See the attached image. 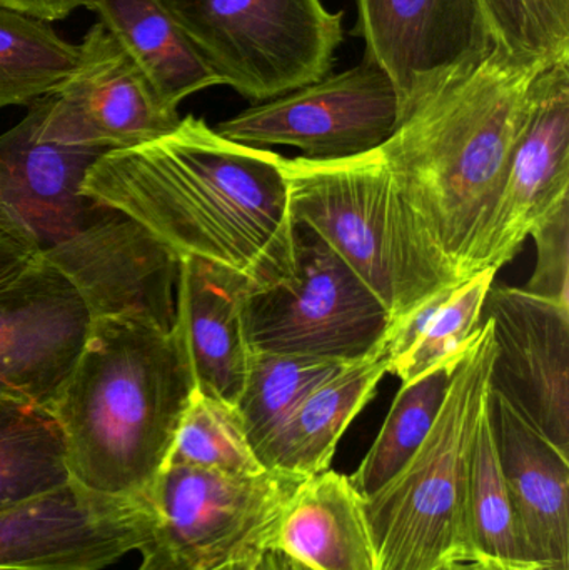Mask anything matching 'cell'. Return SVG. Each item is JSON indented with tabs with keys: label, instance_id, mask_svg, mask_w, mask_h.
<instances>
[{
	"label": "cell",
	"instance_id": "cell-1",
	"mask_svg": "<svg viewBox=\"0 0 569 570\" xmlns=\"http://www.w3.org/2000/svg\"><path fill=\"white\" fill-rule=\"evenodd\" d=\"M283 160L187 116L160 139L100 154L82 193L146 227L180 259L226 267L257 291L290 279L296 264Z\"/></svg>",
	"mask_w": 569,
	"mask_h": 570
},
{
	"label": "cell",
	"instance_id": "cell-2",
	"mask_svg": "<svg viewBox=\"0 0 569 570\" xmlns=\"http://www.w3.org/2000/svg\"><path fill=\"white\" fill-rule=\"evenodd\" d=\"M493 47L400 120L380 147L401 196L458 283L483 271L488 230L545 60Z\"/></svg>",
	"mask_w": 569,
	"mask_h": 570
},
{
	"label": "cell",
	"instance_id": "cell-3",
	"mask_svg": "<svg viewBox=\"0 0 569 570\" xmlns=\"http://www.w3.org/2000/svg\"><path fill=\"white\" fill-rule=\"evenodd\" d=\"M196 391L183 327L92 318L53 415L70 482L102 498L146 502Z\"/></svg>",
	"mask_w": 569,
	"mask_h": 570
},
{
	"label": "cell",
	"instance_id": "cell-4",
	"mask_svg": "<svg viewBox=\"0 0 569 570\" xmlns=\"http://www.w3.org/2000/svg\"><path fill=\"white\" fill-rule=\"evenodd\" d=\"M283 170L293 223L313 229L357 274L391 327L460 284L401 196L381 149L347 159H284Z\"/></svg>",
	"mask_w": 569,
	"mask_h": 570
},
{
	"label": "cell",
	"instance_id": "cell-5",
	"mask_svg": "<svg viewBox=\"0 0 569 570\" xmlns=\"http://www.w3.org/2000/svg\"><path fill=\"white\" fill-rule=\"evenodd\" d=\"M494 341L484 321L413 458L364 498L380 570H434L471 558L464 529L468 455L490 397Z\"/></svg>",
	"mask_w": 569,
	"mask_h": 570
},
{
	"label": "cell",
	"instance_id": "cell-6",
	"mask_svg": "<svg viewBox=\"0 0 569 570\" xmlns=\"http://www.w3.org/2000/svg\"><path fill=\"white\" fill-rule=\"evenodd\" d=\"M220 86L254 102L330 76L344 12L321 0H163Z\"/></svg>",
	"mask_w": 569,
	"mask_h": 570
},
{
	"label": "cell",
	"instance_id": "cell-7",
	"mask_svg": "<svg viewBox=\"0 0 569 570\" xmlns=\"http://www.w3.org/2000/svg\"><path fill=\"white\" fill-rule=\"evenodd\" d=\"M307 478L267 469L233 475L166 464L146 495L150 515L139 570H210L264 554V544Z\"/></svg>",
	"mask_w": 569,
	"mask_h": 570
},
{
	"label": "cell",
	"instance_id": "cell-8",
	"mask_svg": "<svg viewBox=\"0 0 569 570\" xmlns=\"http://www.w3.org/2000/svg\"><path fill=\"white\" fill-rule=\"evenodd\" d=\"M294 274L246 298L253 351L356 362L386 351L391 318L357 274L304 224H294Z\"/></svg>",
	"mask_w": 569,
	"mask_h": 570
},
{
	"label": "cell",
	"instance_id": "cell-9",
	"mask_svg": "<svg viewBox=\"0 0 569 570\" xmlns=\"http://www.w3.org/2000/svg\"><path fill=\"white\" fill-rule=\"evenodd\" d=\"M398 122L390 77L364 57L360 66L249 107L216 130L244 146L296 147L306 159L334 160L380 149Z\"/></svg>",
	"mask_w": 569,
	"mask_h": 570
},
{
	"label": "cell",
	"instance_id": "cell-10",
	"mask_svg": "<svg viewBox=\"0 0 569 570\" xmlns=\"http://www.w3.org/2000/svg\"><path fill=\"white\" fill-rule=\"evenodd\" d=\"M357 7L364 57L390 77L400 120L498 43L481 0H357Z\"/></svg>",
	"mask_w": 569,
	"mask_h": 570
},
{
	"label": "cell",
	"instance_id": "cell-11",
	"mask_svg": "<svg viewBox=\"0 0 569 570\" xmlns=\"http://www.w3.org/2000/svg\"><path fill=\"white\" fill-rule=\"evenodd\" d=\"M49 99L40 136L72 149H130L167 136L180 122L100 22L90 27L72 72Z\"/></svg>",
	"mask_w": 569,
	"mask_h": 570
},
{
	"label": "cell",
	"instance_id": "cell-12",
	"mask_svg": "<svg viewBox=\"0 0 569 570\" xmlns=\"http://www.w3.org/2000/svg\"><path fill=\"white\" fill-rule=\"evenodd\" d=\"M90 327L79 291L43 256L0 285V401L53 412Z\"/></svg>",
	"mask_w": 569,
	"mask_h": 570
},
{
	"label": "cell",
	"instance_id": "cell-13",
	"mask_svg": "<svg viewBox=\"0 0 569 570\" xmlns=\"http://www.w3.org/2000/svg\"><path fill=\"white\" fill-rule=\"evenodd\" d=\"M149 525L146 502L69 482L0 509V570H102L139 551Z\"/></svg>",
	"mask_w": 569,
	"mask_h": 570
},
{
	"label": "cell",
	"instance_id": "cell-14",
	"mask_svg": "<svg viewBox=\"0 0 569 570\" xmlns=\"http://www.w3.org/2000/svg\"><path fill=\"white\" fill-rule=\"evenodd\" d=\"M484 308L494 341L490 392L569 455V305L491 285Z\"/></svg>",
	"mask_w": 569,
	"mask_h": 570
},
{
	"label": "cell",
	"instance_id": "cell-15",
	"mask_svg": "<svg viewBox=\"0 0 569 570\" xmlns=\"http://www.w3.org/2000/svg\"><path fill=\"white\" fill-rule=\"evenodd\" d=\"M79 291L92 318L134 315L170 331L180 257L136 220L112 213L43 250Z\"/></svg>",
	"mask_w": 569,
	"mask_h": 570
},
{
	"label": "cell",
	"instance_id": "cell-16",
	"mask_svg": "<svg viewBox=\"0 0 569 570\" xmlns=\"http://www.w3.org/2000/svg\"><path fill=\"white\" fill-rule=\"evenodd\" d=\"M569 200V52L545 60L528 96L507 180L488 230L483 271L510 263L531 230Z\"/></svg>",
	"mask_w": 569,
	"mask_h": 570
},
{
	"label": "cell",
	"instance_id": "cell-17",
	"mask_svg": "<svg viewBox=\"0 0 569 570\" xmlns=\"http://www.w3.org/2000/svg\"><path fill=\"white\" fill-rule=\"evenodd\" d=\"M49 96L0 136V227L40 250L76 236L112 213L82 193L84 177L107 150L72 149L42 139Z\"/></svg>",
	"mask_w": 569,
	"mask_h": 570
},
{
	"label": "cell",
	"instance_id": "cell-18",
	"mask_svg": "<svg viewBox=\"0 0 569 570\" xmlns=\"http://www.w3.org/2000/svg\"><path fill=\"white\" fill-rule=\"evenodd\" d=\"M488 412L531 558L543 570H569V455L493 392Z\"/></svg>",
	"mask_w": 569,
	"mask_h": 570
},
{
	"label": "cell",
	"instance_id": "cell-19",
	"mask_svg": "<svg viewBox=\"0 0 569 570\" xmlns=\"http://www.w3.org/2000/svg\"><path fill=\"white\" fill-rule=\"evenodd\" d=\"M254 285L226 267L197 257L180 261L177 321L183 327L196 389L237 404L251 348L246 298Z\"/></svg>",
	"mask_w": 569,
	"mask_h": 570
},
{
	"label": "cell",
	"instance_id": "cell-20",
	"mask_svg": "<svg viewBox=\"0 0 569 570\" xmlns=\"http://www.w3.org/2000/svg\"><path fill=\"white\" fill-rule=\"evenodd\" d=\"M264 554L286 570H380L364 498L350 475L331 469L301 484Z\"/></svg>",
	"mask_w": 569,
	"mask_h": 570
},
{
	"label": "cell",
	"instance_id": "cell-21",
	"mask_svg": "<svg viewBox=\"0 0 569 570\" xmlns=\"http://www.w3.org/2000/svg\"><path fill=\"white\" fill-rule=\"evenodd\" d=\"M386 374H390V358L386 351H381L350 362L324 379L293 409L269 441L257 449L264 468L304 478L331 469L341 438L373 401Z\"/></svg>",
	"mask_w": 569,
	"mask_h": 570
},
{
	"label": "cell",
	"instance_id": "cell-22",
	"mask_svg": "<svg viewBox=\"0 0 569 570\" xmlns=\"http://www.w3.org/2000/svg\"><path fill=\"white\" fill-rule=\"evenodd\" d=\"M86 9L99 16L170 109L177 110L193 94L220 86L163 0H89Z\"/></svg>",
	"mask_w": 569,
	"mask_h": 570
},
{
	"label": "cell",
	"instance_id": "cell-23",
	"mask_svg": "<svg viewBox=\"0 0 569 570\" xmlns=\"http://www.w3.org/2000/svg\"><path fill=\"white\" fill-rule=\"evenodd\" d=\"M497 269L481 271L444 288L410 317L391 327L386 355L390 374L410 382L451 358H460L480 331L481 314Z\"/></svg>",
	"mask_w": 569,
	"mask_h": 570
},
{
	"label": "cell",
	"instance_id": "cell-24",
	"mask_svg": "<svg viewBox=\"0 0 569 570\" xmlns=\"http://www.w3.org/2000/svg\"><path fill=\"white\" fill-rule=\"evenodd\" d=\"M464 529L471 558L491 562L501 570H543L524 542L498 459L488 405L468 455Z\"/></svg>",
	"mask_w": 569,
	"mask_h": 570
},
{
	"label": "cell",
	"instance_id": "cell-25",
	"mask_svg": "<svg viewBox=\"0 0 569 570\" xmlns=\"http://www.w3.org/2000/svg\"><path fill=\"white\" fill-rule=\"evenodd\" d=\"M69 482L66 445L53 412L0 401V509Z\"/></svg>",
	"mask_w": 569,
	"mask_h": 570
},
{
	"label": "cell",
	"instance_id": "cell-26",
	"mask_svg": "<svg viewBox=\"0 0 569 570\" xmlns=\"http://www.w3.org/2000/svg\"><path fill=\"white\" fill-rule=\"evenodd\" d=\"M461 357L441 362L401 385L376 441L357 471L350 475L363 498L383 488L423 444L440 415Z\"/></svg>",
	"mask_w": 569,
	"mask_h": 570
},
{
	"label": "cell",
	"instance_id": "cell-27",
	"mask_svg": "<svg viewBox=\"0 0 569 570\" xmlns=\"http://www.w3.org/2000/svg\"><path fill=\"white\" fill-rule=\"evenodd\" d=\"M79 46L42 20L0 9V109L32 106L72 72Z\"/></svg>",
	"mask_w": 569,
	"mask_h": 570
},
{
	"label": "cell",
	"instance_id": "cell-28",
	"mask_svg": "<svg viewBox=\"0 0 569 570\" xmlns=\"http://www.w3.org/2000/svg\"><path fill=\"white\" fill-rule=\"evenodd\" d=\"M346 364L311 355L251 352L243 394L236 405L254 451L269 441L317 384Z\"/></svg>",
	"mask_w": 569,
	"mask_h": 570
},
{
	"label": "cell",
	"instance_id": "cell-29",
	"mask_svg": "<svg viewBox=\"0 0 569 570\" xmlns=\"http://www.w3.org/2000/svg\"><path fill=\"white\" fill-rule=\"evenodd\" d=\"M167 464H186L233 475L266 472L237 405L194 391Z\"/></svg>",
	"mask_w": 569,
	"mask_h": 570
},
{
	"label": "cell",
	"instance_id": "cell-30",
	"mask_svg": "<svg viewBox=\"0 0 569 570\" xmlns=\"http://www.w3.org/2000/svg\"><path fill=\"white\" fill-rule=\"evenodd\" d=\"M500 46L531 57L569 52V0H481Z\"/></svg>",
	"mask_w": 569,
	"mask_h": 570
},
{
	"label": "cell",
	"instance_id": "cell-31",
	"mask_svg": "<svg viewBox=\"0 0 569 570\" xmlns=\"http://www.w3.org/2000/svg\"><path fill=\"white\" fill-rule=\"evenodd\" d=\"M538 261L524 291L569 305V200L545 217L530 234Z\"/></svg>",
	"mask_w": 569,
	"mask_h": 570
},
{
	"label": "cell",
	"instance_id": "cell-32",
	"mask_svg": "<svg viewBox=\"0 0 569 570\" xmlns=\"http://www.w3.org/2000/svg\"><path fill=\"white\" fill-rule=\"evenodd\" d=\"M40 256L42 250L32 240L0 227V285L19 276Z\"/></svg>",
	"mask_w": 569,
	"mask_h": 570
},
{
	"label": "cell",
	"instance_id": "cell-33",
	"mask_svg": "<svg viewBox=\"0 0 569 570\" xmlns=\"http://www.w3.org/2000/svg\"><path fill=\"white\" fill-rule=\"evenodd\" d=\"M87 2L89 0H0V9L50 23L66 19Z\"/></svg>",
	"mask_w": 569,
	"mask_h": 570
},
{
	"label": "cell",
	"instance_id": "cell-34",
	"mask_svg": "<svg viewBox=\"0 0 569 570\" xmlns=\"http://www.w3.org/2000/svg\"><path fill=\"white\" fill-rule=\"evenodd\" d=\"M434 570H501L498 566L491 564L481 559H467V561L447 562Z\"/></svg>",
	"mask_w": 569,
	"mask_h": 570
},
{
	"label": "cell",
	"instance_id": "cell-35",
	"mask_svg": "<svg viewBox=\"0 0 569 570\" xmlns=\"http://www.w3.org/2000/svg\"><path fill=\"white\" fill-rule=\"evenodd\" d=\"M261 562H263V554H253L210 570H261Z\"/></svg>",
	"mask_w": 569,
	"mask_h": 570
}]
</instances>
